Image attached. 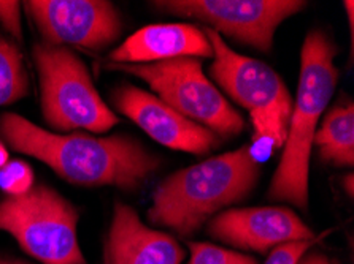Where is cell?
<instances>
[{
	"label": "cell",
	"mask_w": 354,
	"mask_h": 264,
	"mask_svg": "<svg viewBox=\"0 0 354 264\" xmlns=\"http://www.w3.org/2000/svg\"><path fill=\"white\" fill-rule=\"evenodd\" d=\"M24 8L50 45L102 51L122 32L121 14L106 0H30Z\"/></svg>",
	"instance_id": "cell-9"
},
{
	"label": "cell",
	"mask_w": 354,
	"mask_h": 264,
	"mask_svg": "<svg viewBox=\"0 0 354 264\" xmlns=\"http://www.w3.org/2000/svg\"><path fill=\"white\" fill-rule=\"evenodd\" d=\"M297 264H339L335 260H332L324 253H319V252H307L305 255L300 258Z\"/></svg>",
	"instance_id": "cell-20"
},
{
	"label": "cell",
	"mask_w": 354,
	"mask_h": 264,
	"mask_svg": "<svg viewBox=\"0 0 354 264\" xmlns=\"http://www.w3.org/2000/svg\"><path fill=\"white\" fill-rule=\"evenodd\" d=\"M111 105L122 116L136 122L154 141L165 148L207 155L221 145V138L205 127L186 119L158 95L124 83L110 95Z\"/></svg>",
	"instance_id": "cell-10"
},
{
	"label": "cell",
	"mask_w": 354,
	"mask_h": 264,
	"mask_svg": "<svg viewBox=\"0 0 354 264\" xmlns=\"http://www.w3.org/2000/svg\"><path fill=\"white\" fill-rule=\"evenodd\" d=\"M104 255L109 264H181L186 252L174 236L149 228L131 206L116 201Z\"/></svg>",
	"instance_id": "cell-12"
},
{
	"label": "cell",
	"mask_w": 354,
	"mask_h": 264,
	"mask_svg": "<svg viewBox=\"0 0 354 264\" xmlns=\"http://www.w3.org/2000/svg\"><path fill=\"white\" fill-rule=\"evenodd\" d=\"M29 90L23 54L13 41L0 35V106L16 103L28 97Z\"/></svg>",
	"instance_id": "cell-15"
},
{
	"label": "cell",
	"mask_w": 354,
	"mask_h": 264,
	"mask_svg": "<svg viewBox=\"0 0 354 264\" xmlns=\"http://www.w3.org/2000/svg\"><path fill=\"white\" fill-rule=\"evenodd\" d=\"M259 179L261 163L251 145L205 159L160 182L148 220L189 238L224 207L248 198Z\"/></svg>",
	"instance_id": "cell-2"
},
{
	"label": "cell",
	"mask_w": 354,
	"mask_h": 264,
	"mask_svg": "<svg viewBox=\"0 0 354 264\" xmlns=\"http://www.w3.org/2000/svg\"><path fill=\"white\" fill-rule=\"evenodd\" d=\"M207 233L223 244L262 255L278 245L316 238L313 230L284 206L226 209L207 223Z\"/></svg>",
	"instance_id": "cell-11"
},
{
	"label": "cell",
	"mask_w": 354,
	"mask_h": 264,
	"mask_svg": "<svg viewBox=\"0 0 354 264\" xmlns=\"http://www.w3.org/2000/svg\"><path fill=\"white\" fill-rule=\"evenodd\" d=\"M354 176H353V172H350V174L348 176H345L342 179V185H343V188H345L346 190V193H348V196H351L353 198V193H354Z\"/></svg>",
	"instance_id": "cell-21"
},
{
	"label": "cell",
	"mask_w": 354,
	"mask_h": 264,
	"mask_svg": "<svg viewBox=\"0 0 354 264\" xmlns=\"http://www.w3.org/2000/svg\"><path fill=\"white\" fill-rule=\"evenodd\" d=\"M313 148L319 157L334 166L354 163V106L353 101H340L326 112L315 133Z\"/></svg>",
	"instance_id": "cell-14"
},
{
	"label": "cell",
	"mask_w": 354,
	"mask_h": 264,
	"mask_svg": "<svg viewBox=\"0 0 354 264\" xmlns=\"http://www.w3.org/2000/svg\"><path fill=\"white\" fill-rule=\"evenodd\" d=\"M0 138L15 152L50 166L68 184L116 187L133 192L159 170L160 160L127 134L95 138L88 133H55L16 112L0 114Z\"/></svg>",
	"instance_id": "cell-1"
},
{
	"label": "cell",
	"mask_w": 354,
	"mask_h": 264,
	"mask_svg": "<svg viewBox=\"0 0 354 264\" xmlns=\"http://www.w3.org/2000/svg\"><path fill=\"white\" fill-rule=\"evenodd\" d=\"M104 264H109V261H106V258H105V255H104Z\"/></svg>",
	"instance_id": "cell-24"
},
{
	"label": "cell",
	"mask_w": 354,
	"mask_h": 264,
	"mask_svg": "<svg viewBox=\"0 0 354 264\" xmlns=\"http://www.w3.org/2000/svg\"><path fill=\"white\" fill-rule=\"evenodd\" d=\"M32 57L40 81V106L48 127L57 132L105 133L118 116L95 89L88 67L71 48L37 43Z\"/></svg>",
	"instance_id": "cell-4"
},
{
	"label": "cell",
	"mask_w": 354,
	"mask_h": 264,
	"mask_svg": "<svg viewBox=\"0 0 354 264\" xmlns=\"http://www.w3.org/2000/svg\"><path fill=\"white\" fill-rule=\"evenodd\" d=\"M35 185V176L24 160H10L0 168V190L7 196H21Z\"/></svg>",
	"instance_id": "cell-17"
},
{
	"label": "cell",
	"mask_w": 354,
	"mask_h": 264,
	"mask_svg": "<svg viewBox=\"0 0 354 264\" xmlns=\"http://www.w3.org/2000/svg\"><path fill=\"white\" fill-rule=\"evenodd\" d=\"M0 26L7 30L12 39L23 40V26H21V3L12 0H0Z\"/></svg>",
	"instance_id": "cell-19"
},
{
	"label": "cell",
	"mask_w": 354,
	"mask_h": 264,
	"mask_svg": "<svg viewBox=\"0 0 354 264\" xmlns=\"http://www.w3.org/2000/svg\"><path fill=\"white\" fill-rule=\"evenodd\" d=\"M181 57H213L205 30L194 24L167 23L142 27L110 52L111 63H154Z\"/></svg>",
	"instance_id": "cell-13"
},
{
	"label": "cell",
	"mask_w": 354,
	"mask_h": 264,
	"mask_svg": "<svg viewBox=\"0 0 354 264\" xmlns=\"http://www.w3.org/2000/svg\"><path fill=\"white\" fill-rule=\"evenodd\" d=\"M160 12L201 21L218 35L269 52L278 26L307 7L302 0H158Z\"/></svg>",
	"instance_id": "cell-8"
},
{
	"label": "cell",
	"mask_w": 354,
	"mask_h": 264,
	"mask_svg": "<svg viewBox=\"0 0 354 264\" xmlns=\"http://www.w3.org/2000/svg\"><path fill=\"white\" fill-rule=\"evenodd\" d=\"M337 46L324 30L313 29L300 52V78L289 117L281 160L272 177L267 196L307 211L310 157L319 121L339 83Z\"/></svg>",
	"instance_id": "cell-3"
},
{
	"label": "cell",
	"mask_w": 354,
	"mask_h": 264,
	"mask_svg": "<svg viewBox=\"0 0 354 264\" xmlns=\"http://www.w3.org/2000/svg\"><path fill=\"white\" fill-rule=\"evenodd\" d=\"M78 222V209L46 184L0 199V231L41 264H88L80 247Z\"/></svg>",
	"instance_id": "cell-6"
},
{
	"label": "cell",
	"mask_w": 354,
	"mask_h": 264,
	"mask_svg": "<svg viewBox=\"0 0 354 264\" xmlns=\"http://www.w3.org/2000/svg\"><path fill=\"white\" fill-rule=\"evenodd\" d=\"M203 30L213 48V81L250 112L256 141H269L272 149H281L294 105L286 83L267 63L235 52L208 27Z\"/></svg>",
	"instance_id": "cell-5"
},
{
	"label": "cell",
	"mask_w": 354,
	"mask_h": 264,
	"mask_svg": "<svg viewBox=\"0 0 354 264\" xmlns=\"http://www.w3.org/2000/svg\"><path fill=\"white\" fill-rule=\"evenodd\" d=\"M0 264H32L24 260H15V258H3L0 256Z\"/></svg>",
	"instance_id": "cell-23"
},
{
	"label": "cell",
	"mask_w": 354,
	"mask_h": 264,
	"mask_svg": "<svg viewBox=\"0 0 354 264\" xmlns=\"http://www.w3.org/2000/svg\"><path fill=\"white\" fill-rule=\"evenodd\" d=\"M324 238L323 236H316L315 239L310 241H299V242H289V244L278 245L275 249L269 252V256L264 261V264H297L300 258L310 250V247L315 245Z\"/></svg>",
	"instance_id": "cell-18"
},
{
	"label": "cell",
	"mask_w": 354,
	"mask_h": 264,
	"mask_svg": "<svg viewBox=\"0 0 354 264\" xmlns=\"http://www.w3.org/2000/svg\"><path fill=\"white\" fill-rule=\"evenodd\" d=\"M110 70L140 78L164 103L221 139L239 136L246 123L219 89L205 77L194 57L154 63H109Z\"/></svg>",
	"instance_id": "cell-7"
},
{
	"label": "cell",
	"mask_w": 354,
	"mask_h": 264,
	"mask_svg": "<svg viewBox=\"0 0 354 264\" xmlns=\"http://www.w3.org/2000/svg\"><path fill=\"white\" fill-rule=\"evenodd\" d=\"M187 264H259L254 256L224 249L210 242H191Z\"/></svg>",
	"instance_id": "cell-16"
},
{
	"label": "cell",
	"mask_w": 354,
	"mask_h": 264,
	"mask_svg": "<svg viewBox=\"0 0 354 264\" xmlns=\"http://www.w3.org/2000/svg\"><path fill=\"white\" fill-rule=\"evenodd\" d=\"M8 161H10L8 150H7V148H5V143L0 141V168H3Z\"/></svg>",
	"instance_id": "cell-22"
}]
</instances>
